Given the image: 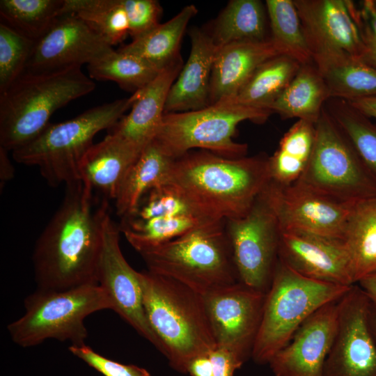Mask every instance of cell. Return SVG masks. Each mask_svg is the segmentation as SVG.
<instances>
[{
  "instance_id": "obj_1",
  "label": "cell",
  "mask_w": 376,
  "mask_h": 376,
  "mask_svg": "<svg viewBox=\"0 0 376 376\" xmlns=\"http://www.w3.org/2000/svg\"><path fill=\"white\" fill-rule=\"evenodd\" d=\"M58 209L38 237L33 253L37 289L63 290L97 283L108 202L95 207L81 180L65 186Z\"/></svg>"
},
{
  "instance_id": "obj_2",
  "label": "cell",
  "mask_w": 376,
  "mask_h": 376,
  "mask_svg": "<svg viewBox=\"0 0 376 376\" xmlns=\"http://www.w3.org/2000/svg\"><path fill=\"white\" fill-rule=\"evenodd\" d=\"M269 157L228 158L189 151L175 159L168 185L201 217L226 221L244 215L270 181Z\"/></svg>"
},
{
  "instance_id": "obj_3",
  "label": "cell",
  "mask_w": 376,
  "mask_h": 376,
  "mask_svg": "<svg viewBox=\"0 0 376 376\" xmlns=\"http://www.w3.org/2000/svg\"><path fill=\"white\" fill-rule=\"evenodd\" d=\"M145 312L171 366L187 373L189 362L217 347L204 297L168 277L139 272Z\"/></svg>"
},
{
  "instance_id": "obj_4",
  "label": "cell",
  "mask_w": 376,
  "mask_h": 376,
  "mask_svg": "<svg viewBox=\"0 0 376 376\" xmlns=\"http://www.w3.org/2000/svg\"><path fill=\"white\" fill-rule=\"evenodd\" d=\"M95 84L80 67L51 72L25 71L0 93V147L13 151L38 136L50 117Z\"/></svg>"
},
{
  "instance_id": "obj_5",
  "label": "cell",
  "mask_w": 376,
  "mask_h": 376,
  "mask_svg": "<svg viewBox=\"0 0 376 376\" xmlns=\"http://www.w3.org/2000/svg\"><path fill=\"white\" fill-rule=\"evenodd\" d=\"M137 252L149 272L203 296L239 282L225 221H206L173 240Z\"/></svg>"
},
{
  "instance_id": "obj_6",
  "label": "cell",
  "mask_w": 376,
  "mask_h": 376,
  "mask_svg": "<svg viewBox=\"0 0 376 376\" xmlns=\"http://www.w3.org/2000/svg\"><path fill=\"white\" fill-rule=\"evenodd\" d=\"M136 97L134 93L130 97L93 107L72 119L49 123L35 139L13 150V158L17 163L37 166L52 187L80 181V164L94 144L95 136L113 128Z\"/></svg>"
},
{
  "instance_id": "obj_7",
  "label": "cell",
  "mask_w": 376,
  "mask_h": 376,
  "mask_svg": "<svg viewBox=\"0 0 376 376\" xmlns=\"http://www.w3.org/2000/svg\"><path fill=\"white\" fill-rule=\"evenodd\" d=\"M350 287L301 276L278 258L265 295L253 360L258 364L269 363L304 321L324 304L340 299Z\"/></svg>"
},
{
  "instance_id": "obj_8",
  "label": "cell",
  "mask_w": 376,
  "mask_h": 376,
  "mask_svg": "<svg viewBox=\"0 0 376 376\" xmlns=\"http://www.w3.org/2000/svg\"><path fill=\"white\" fill-rule=\"evenodd\" d=\"M24 307V314L7 326L13 343L29 347L56 339L79 345L88 337L85 318L111 310V303L98 283H91L63 290L36 289L25 298Z\"/></svg>"
},
{
  "instance_id": "obj_9",
  "label": "cell",
  "mask_w": 376,
  "mask_h": 376,
  "mask_svg": "<svg viewBox=\"0 0 376 376\" xmlns=\"http://www.w3.org/2000/svg\"><path fill=\"white\" fill-rule=\"evenodd\" d=\"M272 113L270 109L225 102L196 110L166 113L153 140L173 159L194 148L228 158L242 157L247 145L233 140L238 124L244 120L263 123Z\"/></svg>"
},
{
  "instance_id": "obj_10",
  "label": "cell",
  "mask_w": 376,
  "mask_h": 376,
  "mask_svg": "<svg viewBox=\"0 0 376 376\" xmlns=\"http://www.w3.org/2000/svg\"><path fill=\"white\" fill-rule=\"evenodd\" d=\"M315 129L309 163L295 183L347 204L376 196V180L324 106Z\"/></svg>"
},
{
  "instance_id": "obj_11",
  "label": "cell",
  "mask_w": 376,
  "mask_h": 376,
  "mask_svg": "<svg viewBox=\"0 0 376 376\" xmlns=\"http://www.w3.org/2000/svg\"><path fill=\"white\" fill-rule=\"evenodd\" d=\"M225 227L239 281L267 292L278 260L280 230L263 192L244 215L226 220Z\"/></svg>"
},
{
  "instance_id": "obj_12",
  "label": "cell",
  "mask_w": 376,
  "mask_h": 376,
  "mask_svg": "<svg viewBox=\"0 0 376 376\" xmlns=\"http://www.w3.org/2000/svg\"><path fill=\"white\" fill-rule=\"evenodd\" d=\"M371 303L358 284L339 299L337 329L323 376H376V343L369 323Z\"/></svg>"
},
{
  "instance_id": "obj_13",
  "label": "cell",
  "mask_w": 376,
  "mask_h": 376,
  "mask_svg": "<svg viewBox=\"0 0 376 376\" xmlns=\"http://www.w3.org/2000/svg\"><path fill=\"white\" fill-rule=\"evenodd\" d=\"M263 194L276 218L280 232H293L344 240L353 204L345 203L295 183L271 181Z\"/></svg>"
},
{
  "instance_id": "obj_14",
  "label": "cell",
  "mask_w": 376,
  "mask_h": 376,
  "mask_svg": "<svg viewBox=\"0 0 376 376\" xmlns=\"http://www.w3.org/2000/svg\"><path fill=\"white\" fill-rule=\"evenodd\" d=\"M265 295L239 281L203 296L217 346L232 351L244 362L251 357Z\"/></svg>"
},
{
  "instance_id": "obj_15",
  "label": "cell",
  "mask_w": 376,
  "mask_h": 376,
  "mask_svg": "<svg viewBox=\"0 0 376 376\" xmlns=\"http://www.w3.org/2000/svg\"><path fill=\"white\" fill-rule=\"evenodd\" d=\"M120 233L119 227L108 214L104 221L97 283L107 293L111 310L162 352V345L152 331L145 312L139 272L123 256L119 244Z\"/></svg>"
},
{
  "instance_id": "obj_16",
  "label": "cell",
  "mask_w": 376,
  "mask_h": 376,
  "mask_svg": "<svg viewBox=\"0 0 376 376\" xmlns=\"http://www.w3.org/2000/svg\"><path fill=\"white\" fill-rule=\"evenodd\" d=\"M102 37L72 13L61 15L35 42L26 72H51L89 65L113 50Z\"/></svg>"
},
{
  "instance_id": "obj_17",
  "label": "cell",
  "mask_w": 376,
  "mask_h": 376,
  "mask_svg": "<svg viewBox=\"0 0 376 376\" xmlns=\"http://www.w3.org/2000/svg\"><path fill=\"white\" fill-rule=\"evenodd\" d=\"M313 58L348 55L361 60L363 44L348 0H293Z\"/></svg>"
},
{
  "instance_id": "obj_18",
  "label": "cell",
  "mask_w": 376,
  "mask_h": 376,
  "mask_svg": "<svg viewBox=\"0 0 376 376\" xmlns=\"http://www.w3.org/2000/svg\"><path fill=\"white\" fill-rule=\"evenodd\" d=\"M338 301L326 304L311 314L275 354L269 364L276 376H323L337 329Z\"/></svg>"
},
{
  "instance_id": "obj_19",
  "label": "cell",
  "mask_w": 376,
  "mask_h": 376,
  "mask_svg": "<svg viewBox=\"0 0 376 376\" xmlns=\"http://www.w3.org/2000/svg\"><path fill=\"white\" fill-rule=\"evenodd\" d=\"M278 258L308 279L347 287L354 285L349 255L342 240L280 232Z\"/></svg>"
},
{
  "instance_id": "obj_20",
  "label": "cell",
  "mask_w": 376,
  "mask_h": 376,
  "mask_svg": "<svg viewBox=\"0 0 376 376\" xmlns=\"http://www.w3.org/2000/svg\"><path fill=\"white\" fill-rule=\"evenodd\" d=\"M182 66L180 56L146 86L135 92L136 97L131 111L112 128V132L142 152L157 134L169 91Z\"/></svg>"
},
{
  "instance_id": "obj_21",
  "label": "cell",
  "mask_w": 376,
  "mask_h": 376,
  "mask_svg": "<svg viewBox=\"0 0 376 376\" xmlns=\"http://www.w3.org/2000/svg\"><path fill=\"white\" fill-rule=\"evenodd\" d=\"M189 36V56L169 91L165 113L196 110L209 105L212 71L219 47L211 34L200 29H192Z\"/></svg>"
},
{
  "instance_id": "obj_22",
  "label": "cell",
  "mask_w": 376,
  "mask_h": 376,
  "mask_svg": "<svg viewBox=\"0 0 376 376\" xmlns=\"http://www.w3.org/2000/svg\"><path fill=\"white\" fill-rule=\"evenodd\" d=\"M279 55L271 38L219 48L212 71L209 105L234 97L260 65Z\"/></svg>"
},
{
  "instance_id": "obj_23",
  "label": "cell",
  "mask_w": 376,
  "mask_h": 376,
  "mask_svg": "<svg viewBox=\"0 0 376 376\" xmlns=\"http://www.w3.org/2000/svg\"><path fill=\"white\" fill-rule=\"evenodd\" d=\"M141 153L111 132L84 156L79 168L81 180L104 201L115 200L125 176Z\"/></svg>"
},
{
  "instance_id": "obj_24",
  "label": "cell",
  "mask_w": 376,
  "mask_h": 376,
  "mask_svg": "<svg viewBox=\"0 0 376 376\" xmlns=\"http://www.w3.org/2000/svg\"><path fill=\"white\" fill-rule=\"evenodd\" d=\"M174 160L155 141L149 143L119 187L114 200L118 215L121 218L131 216L149 191L165 185Z\"/></svg>"
},
{
  "instance_id": "obj_25",
  "label": "cell",
  "mask_w": 376,
  "mask_h": 376,
  "mask_svg": "<svg viewBox=\"0 0 376 376\" xmlns=\"http://www.w3.org/2000/svg\"><path fill=\"white\" fill-rule=\"evenodd\" d=\"M329 98L324 81L312 63L301 65L269 109L283 119L296 118L315 124Z\"/></svg>"
},
{
  "instance_id": "obj_26",
  "label": "cell",
  "mask_w": 376,
  "mask_h": 376,
  "mask_svg": "<svg viewBox=\"0 0 376 376\" xmlns=\"http://www.w3.org/2000/svg\"><path fill=\"white\" fill-rule=\"evenodd\" d=\"M313 63L330 98L347 101L376 96V68L348 55L315 56Z\"/></svg>"
},
{
  "instance_id": "obj_27",
  "label": "cell",
  "mask_w": 376,
  "mask_h": 376,
  "mask_svg": "<svg viewBox=\"0 0 376 376\" xmlns=\"http://www.w3.org/2000/svg\"><path fill=\"white\" fill-rule=\"evenodd\" d=\"M343 241L354 284L376 274V196L353 204Z\"/></svg>"
},
{
  "instance_id": "obj_28",
  "label": "cell",
  "mask_w": 376,
  "mask_h": 376,
  "mask_svg": "<svg viewBox=\"0 0 376 376\" xmlns=\"http://www.w3.org/2000/svg\"><path fill=\"white\" fill-rule=\"evenodd\" d=\"M196 13V6L188 5L166 22L118 50L136 55L161 71L180 56L181 40L188 23Z\"/></svg>"
},
{
  "instance_id": "obj_29",
  "label": "cell",
  "mask_w": 376,
  "mask_h": 376,
  "mask_svg": "<svg viewBox=\"0 0 376 376\" xmlns=\"http://www.w3.org/2000/svg\"><path fill=\"white\" fill-rule=\"evenodd\" d=\"M315 124L297 120L281 138L274 155L269 157L270 181L282 186L298 181L305 171L313 149Z\"/></svg>"
},
{
  "instance_id": "obj_30",
  "label": "cell",
  "mask_w": 376,
  "mask_h": 376,
  "mask_svg": "<svg viewBox=\"0 0 376 376\" xmlns=\"http://www.w3.org/2000/svg\"><path fill=\"white\" fill-rule=\"evenodd\" d=\"M300 67L297 61L287 56L272 58L256 70L234 97L221 102L269 109Z\"/></svg>"
},
{
  "instance_id": "obj_31",
  "label": "cell",
  "mask_w": 376,
  "mask_h": 376,
  "mask_svg": "<svg viewBox=\"0 0 376 376\" xmlns=\"http://www.w3.org/2000/svg\"><path fill=\"white\" fill-rule=\"evenodd\" d=\"M266 9L259 0H232L217 19L211 34L219 47L266 40Z\"/></svg>"
},
{
  "instance_id": "obj_32",
  "label": "cell",
  "mask_w": 376,
  "mask_h": 376,
  "mask_svg": "<svg viewBox=\"0 0 376 376\" xmlns=\"http://www.w3.org/2000/svg\"><path fill=\"white\" fill-rule=\"evenodd\" d=\"M265 6L272 32L270 38L280 54L301 65L313 63L293 0H267Z\"/></svg>"
},
{
  "instance_id": "obj_33",
  "label": "cell",
  "mask_w": 376,
  "mask_h": 376,
  "mask_svg": "<svg viewBox=\"0 0 376 376\" xmlns=\"http://www.w3.org/2000/svg\"><path fill=\"white\" fill-rule=\"evenodd\" d=\"M65 0H1V22L37 41L63 14Z\"/></svg>"
},
{
  "instance_id": "obj_34",
  "label": "cell",
  "mask_w": 376,
  "mask_h": 376,
  "mask_svg": "<svg viewBox=\"0 0 376 376\" xmlns=\"http://www.w3.org/2000/svg\"><path fill=\"white\" fill-rule=\"evenodd\" d=\"M324 107L376 180V125L345 100L329 98Z\"/></svg>"
},
{
  "instance_id": "obj_35",
  "label": "cell",
  "mask_w": 376,
  "mask_h": 376,
  "mask_svg": "<svg viewBox=\"0 0 376 376\" xmlns=\"http://www.w3.org/2000/svg\"><path fill=\"white\" fill-rule=\"evenodd\" d=\"M72 13L113 46L129 34V23L121 0H65L63 13Z\"/></svg>"
},
{
  "instance_id": "obj_36",
  "label": "cell",
  "mask_w": 376,
  "mask_h": 376,
  "mask_svg": "<svg viewBox=\"0 0 376 376\" xmlns=\"http://www.w3.org/2000/svg\"><path fill=\"white\" fill-rule=\"evenodd\" d=\"M88 69L91 78L114 81L134 93L146 86L160 72L140 57L118 49L88 65Z\"/></svg>"
},
{
  "instance_id": "obj_37",
  "label": "cell",
  "mask_w": 376,
  "mask_h": 376,
  "mask_svg": "<svg viewBox=\"0 0 376 376\" xmlns=\"http://www.w3.org/2000/svg\"><path fill=\"white\" fill-rule=\"evenodd\" d=\"M210 219L195 216L161 217L147 220L122 218L119 227L130 244L139 251L166 242Z\"/></svg>"
},
{
  "instance_id": "obj_38",
  "label": "cell",
  "mask_w": 376,
  "mask_h": 376,
  "mask_svg": "<svg viewBox=\"0 0 376 376\" xmlns=\"http://www.w3.org/2000/svg\"><path fill=\"white\" fill-rule=\"evenodd\" d=\"M35 42L0 23V93L25 72Z\"/></svg>"
},
{
  "instance_id": "obj_39",
  "label": "cell",
  "mask_w": 376,
  "mask_h": 376,
  "mask_svg": "<svg viewBox=\"0 0 376 376\" xmlns=\"http://www.w3.org/2000/svg\"><path fill=\"white\" fill-rule=\"evenodd\" d=\"M178 216L202 217L174 189L168 185H163L149 191L141 199L136 212L124 218L147 220L155 217Z\"/></svg>"
},
{
  "instance_id": "obj_40",
  "label": "cell",
  "mask_w": 376,
  "mask_h": 376,
  "mask_svg": "<svg viewBox=\"0 0 376 376\" xmlns=\"http://www.w3.org/2000/svg\"><path fill=\"white\" fill-rule=\"evenodd\" d=\"M348 3L363 44L361 61L376 68V1Z\"/></svg>"
},
{
  "instance_id": "obj_41",
  "label": "cell",
  "mask_w": 376,
  "mask_h": 376,
  "mask_svg": "<svg viewBox=\"0 0 376 376\" xmlns=\"http://www.w3.org/2000/svg\"><path fill=\"white\" fill-rule=\"evenodd\" d=\"M129 23V35L138 38L159 24L162 8L156 0H121Z\"/></svg>"
},
{
  "instance_id": "obj_42",
  "label": "cell",
  "mask_w": 376,
  "mask_h": 376,
  "mask_svg": "<svg viewBox=\"0 0 376 376\" xmlns=\"http://www.w3.org/2000/svg\"><path fill=\"white\" fill-rule=\"evenodd\" d=\"M68 350L73 355L104 376H151L145 368L134 365L122 364L107 359L95 352L86 343L79 345H70Z\"/></svg>"
},
{
  "instance_id": "obj_43",
  "label": "cell",
  "mask_w": 376,
  "mask_h": 376,
  "mask_svg": "<svg viewBox=\"0 0 376 376\" xmlns=\"http://www.w3.org/2000/svg\"><path fill=\"white\" fill-rule=\"evenodd\" d=\"M212 376H234L244 361L232 351L217 346L209 352Z\"/></svg>"
},
{
  "instance_id": "obj_44",
  "label": "cell",
  "mask_w": 376,
  "mask_h": 376,
  "mask_svg": "<svg viewBox=\"0 0 376 376\" xmlns=\"http://www.w3.org/2000/svg\"><path fill=\"white\" fill-rule=\"evenodd\" d=\"M187 373L191 376H212V363L209 353L194 358L189 363Z\"/></svg>"
},
{
  "instance_id": "obj_45",
  "label": "cell",
  "mask_w": 376,
  "mask_h": 376,
  "mask_svg": "<svg viewBox=\"0 0 376 376\" xmlns=\"http://www.w3.org/2000/svg\"><path fill=\"white\" fill-rule=\"evenodd\" d=\"M347 102L367 117L376 119V96L358 98Z\"/></svg>"
},
{
  "instance_id": "obj_46",
  "label": "cell",
  "mask_w": 376,
  "mask_h": 376,
  "mask_svg": "<svg viewBox=\"0 0 376 376\" xmlns=\"http://www.w3.org/2000/svg\"><path fill=\"white\" fill-rule=\"evenodd\" d=\"M8 150L0 147V180L2 185L14 177L15 169L8 157Z\"/></svg>"
},
{
  "instance_id": "obj_47",
  "label": "cell",
  "mask_w": 376,
  "mask_h": 376,
  "mask_svg": "<svg viewBox=\"0 0 376 376\" xmlns=\"http://www.w3.org/2000/svg\"><path fill=\"white\" fill-rule=\"evenodd\" d=\"M357 284L363 290L370 301L376 304V274L363 278Z\"/></svg>"
},
{
  "instance_id": "obj_48",
  "label": "cell",
  "mask_w": 376,
  "mask_h": 376,
  "mask_svg": "<svg viewBox=\"0 0 376 376\" xmlns=\"http://www.w3.org/2000/svg\"><path fill=\"white\" fill-rule=\"evenodd\" d=\"M369 323L373 336L376 343V304L373 302L370 307Z\"/></svg>"
}]
</instances>
